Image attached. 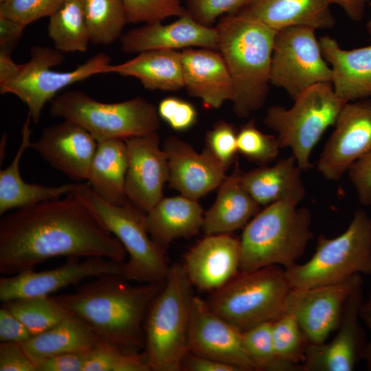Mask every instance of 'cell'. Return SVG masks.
<instances>
[{
	"label": "cell",
	"mask_w": 371,
	"mask_h": 371,
	"mask_svg": "<svg viewBox=\"0 0 371 371\" xmlns=\"http://www.w3.org/2000/svg\"><path fill=\"white\" fill-rule=\"evenodd\" d=\"M315 30L292 26L278 30L275 36L270 82L284 90L293 100L315 85L332 81V71Z\"/></svg>",
	"instance_id": "obj_12"
},
{
	"label": "cell",
	"mask_w": 371,
	"mask_h": 371,
	"mask_svg": "<svg viewBox=\"0 0 371 371\" xmlns=\"http://www.w3.org/2000/svg\"><path fill=\"white\" fill-rule=\"evenodd\" d=\"M272 322H265L242 332L244 349L256 370L302 371V366L281 361L277 356L273 338Z\"/></svg>",
	"instance_id": "obj_36"
},
{
	"label": "cell",
	"mask_w": 371,
	"mask_h": 371,
	"mask_svg": "<svg viewBox=\"0 0 371 371\" xmlns=\"http://www.w3.org/2000/svg\"><path fill=\"white\" fill-rule=\"evenodd\" d=\"M203 218L197 201L181 194L163 197L146 214L149 235L164 251L175 239L196 235L202 229Z\"/></svg>",
	"instance_id": "obj_28"
},
{
	"label": "cell",
	"mask_w": 371,
	"mask_h": 371,
	"mask_svg": "<svg viewBox=\"0 0 371 371\" xmlns=\"http://www.w3.org/2000/svg\"><path fill=\"white\" fill-rule=\"evenodd\" d=\"M192 289L183 265H172L148 308L144 322V352L153 371L181 370L188 352Z\"/></svg>",
	"instance_id": "obj_5"
},
{
	"label": "cell",
	"mask_w": 371,
	"mask_h": 371,
	"mask_svg": "<svg viewBox=\"0 0 371 371\" xmlns=\"http://www.w3.org/2000/svg\"><path fill=\"white\" fill-rule=\"evenodd\" d=\"M123 262L101 256L86 257L82 261L70 257L58 267L42 271L34 269L0 278L1 302L48 296L61 289L76 285L84 279L107 274L122 276Z\"/></svg>",
	"instance_id": "obj_15"
},
{
	"label": "cell",
	"mask_w": 371,
	"mask_h": 371,
	"mask_svg": "<svg viewBox=\"0 0 371 371\" xmlns=\"http://www.w3.org/2000/svg\"><path fill=\"white\" fill-rule=\"evenodd\" d=\"M160 119L172 129L183 131L194 126L197 120L194 106L188 101L176 97H168L161 100L157 106Z\"/></svg>",
	"instance_id": "obj_44"
},
{
	"label": "cell",
	"mask_w": 371,
	"mask_h": 371,
	"mask_svg": "<svg viewBox=\"0 0 371 371\" xmlns=\"http://www.w3.org/2000/svg\"><path fill=\"white\" fill-rule=\"evenodd\" d=\"M105 73L136 78L150 91H176L184 88L181 54L177 50L145 51L121 64H110Z\"/></svg>",
	"instance_id": "obj_30"
},
{
	"label": "cell",
	"mask_w": 371,
	"mask_h": 371,
	"mask_svg": "<svg viewBox=\"0 0 371 371\" xmlns=\"http://www.w3.org/2000/svg\"><path fill=\"white\" fill-rule=\"evenodd\" d=\"M237 146L239 153L260 166L273 161L280 148L277 136L261 132L254 120L245 124L238 132Z\"/></svg>",
	"instance_id": "obj_39"
},
{
	"label": "cell",
	"mask_w": 371,
	"mask_h": 371,
	"mask_svg": "<svg viewBox=\"0 0 371 371\" xmlns=\"http://www.w3.org/2000/svg\"><path fill=\"white\" fill-rule=\"evenodd\" d=\"M49 113L78 124L98 142L144 135L157 131L161 124L157 107L142 97L105 103L78 90L57 95Z\"/></svg>",
	"instance_id": "obj_8"
},
{
	"label": "cell",
	"mask_w": 371,
	"mask_h": 371,
	"mask_svg": "<svg viewBox=\"0 0 371 371\" xmlns=\"http://www.w3.org/2000/svg\"><path fill=\"white\" fill-rule=\"evenodd\" d=\"M363 285L361 274L336 284L310 288H291L284 313L293 315L308 343L321 344L337 330L349 295Z\"/></svg>",
	"instance_id": "obj_13"
},
{
	"label": "cell",
	"mask_w": 371,
	"mask_h": 371,
	"mask_svg": "<svg viewBox=\"0 0 371 371\" xmlns=\"http://www.w3.org/2000/svg\"><path fill=\"white\" fill-rule=\"evenodd\" d=\"M168 163L169 185L181 195L197 201L219 187L227 170L205 148L201 153L175 136L164 143Z\"/></svg>",
	"instance_id": "obj_20"
},
{
	"label": "cell",
	"mask_w": 371,
	"mask_h": 371,
	"mask_svg": "<svg viewBox=\"0 0 371 371\" xmlns=\"http://www.w3.org/2000/svg\"><path fill=\"white\" fill-rule=\"evenodd\" d=\"M278 31L292 26L329 29L335 19L327 0H249L235 14Z\"/></svg>",
	"instance_id": "obj_24"
},
{
	"label": "cell",
	"mask_w": 371,
	"mask_h": 371,
	"mask_svg": "<svg viewBox=\"0 0 371 371\" xmlns=\"http://www.w3.org/2000/svg\"><path fill=\"white\" fill-rule=\"evenodd\" d=\"M30 55V60L21 64L16 75L0 85V93H12L20 99L27 106L28 114L36 124L45 104L58 91L94 75L104 74L111 60L109 55L100 52L71 71H58L52 67L62 64L65 56L55 47L34 45Z\"/></svg>",
	"instance_id": "obj_11"
},
{
	"label": "cell",
	"mask_w": 371,
	"mask_h": 371,
	"mask_svg": "<svg viewBox=\"0 0 371 371\" xmlns=\"http://www.w3.org/2000/svg\"><path fill=\"white\" fill-rule=\"evenodd\" d=\"M101 339L80 318L70 314L48 330L32 335L22 346L36 364L60 354L88 352Z\"/></svg>",
	"instance_id": "obj_32"
},
{
	"label": "cell",
	"mask_w": 371,
	"mask_h": 371,
	"mask_svg": "<svg viewBox=\"0 0 371 371\" xmlns=\"http://www.w3.org/2000/svg\"><path fill=\"white\" fill-rule=\"evenodd\" d=\"M346 103L331 83H319L299 95L289 109L268 108L264 122L278 133L280 148H289L297 166L307 170L313 150L326 129L335 125Z\"/></svg>",
	"instance_id": "obj_10"
},
{
	"label": "cell",
	"mask_w": 371,
	"mask_h": 371,
	"mask_svg": "<svg viewBox=\"0 0 371 371\" xmlns=\"http://www.w3.org/2000/svg\"><path fill=\"white\" fill-rule=\"evenodd\" d=\"M249 0H187V13L199 23L212 26L216 19L235 14Z\"/></svg>",
	"instance_id": "obj_43"
},
{
	"label": "cell",
	"mask_w": 371,
	"mask_h": 371,
	"mask_svg": "<svg viewBox=\"0 0 371 371\" xmlns=\"http://www.w3.org/2000/svg\"><path fill=\"white\" fill-rule=\"evenodd\" d=\"M240 240L229 234L206 235L185 255L182 265L192 286L213 292L240 272Z\"/></svg>",
	"instance_id": "obj_21"
},
{
	"label": "cell",
	"mask_w": 371,
	"mask_h": 371,
	"mask_svg": "<svg viewBox=\"0 0 371 371\" xmlns=\"http://www.w3.org/2000/svg\"><path fill=\"white\" fill-rule=\"evenodd\" d=\"M47 34L54 47L63 54L86 52L90 38L83 0H66L49 16Z\"/></svg>",
	"instance_id": "obj_33"
},
{
	"label": "cell",
	"mask_w": 371,
	"mask_h": 371,
	"mask_svg": "<svg viewBox=\"0 0 371 371\" xmlns=\"http://www.w3.org/2000/svg\"><path fill=\"white\" fill-rule=\"evenodd\" d=\"M360 318L364 322L370 332V340L367 342L363 355L367 368L371 371V291L368 298L363 301L360 310Z\"/></svg>",
	"instance_id": "obj_53"
},
{
	"label": "cell",
	"mask_w": 371,
	"mask_h": 371,
	"mask_svg": "<svg viewBox=\"0 0 371 371\" xmlns=\"http://www.w3.org/2000/svg\"><path fill=\"white\" fill-rule=\"evenodd\" d=\"M330 4L339 6L345 14L354 21H361L365 14L366 8L371 0H327Z\"/></svg>",
	"instance_id": "obj_51"
},
{
	"label": "cell",
	"mask_w": 371,
	"mask_h": 371,
	"mask_svg": "<svg viewBox=\"0 0 371 371\" xmlns=\"http://www.w3.org/2000/svg\"><path fill=\"white\" fill-rule=\"evenodd\" d=\"M271 330L278 357L284 362L302 366L308 341L295 317L284 313L272 322Z\"/></svg>",
	"instance_id": "obj_38"
},
{
	"label": "cell",
	"mask_w": 371,
	"mask_h": 371,
	"mask_svg": "<svg viewBox=\"0 0 371 371\" xmlns=\"http://www.w3.org/2000/svg\"><path fill=\"white\" fill-rule=\"evenodd\" d=\"M125 142L128 155L126 194L131 203L147 213L164 197L169 177L167 156L159 146L157 131Z\"/></svg>",
	"instance_id": "obj_18"
},
{
	"label": "cell",
	"mask_w": 371,
	"mask_h": 371,
	"mask_svg": "<svg viewBox=\"0 0 371 371\" xmlns=\"http://www.w3.org/2000/svg\"><path fill=\"white\" fill-rule=\"evenodd\" d=\"M66 0H1L0 16L24 27L52 15Z\"/></svg>",
	"instance_id": "obj_41"
},
{
	"label": "cell",
	"mask_w": 371,
	"mask_h": 371,
	"mask_svg": "<svg viewBox=\"0 0 371 371\" xmlns=\"http://www.w3.org/2000/svg\"><path fill=\"white\" fill-rule=\"evenodd\" d=\"M0 371H36L21 343L0 342Z\"/></svg>",
	"instance_id": "obj_46"
},
{
	"label": "cell",
	"mask_w": 371,
	"mask_h": 371,
	"mask_svg": "<svg viewBox=\"0 0 371 371\" xmlns=\"http://www.w3.org/2000/svg\"><path fill=\"white\" fill-rule=\"evenodd\" d=\"M181 370L186 371H241L238 368L207 357L188 352L183 358Z\"/></svg>",
	"instance_id": "obj_49"
},
{
	"label": "cell",
	"mask_w": 371,
	"mask_h": 371,
	"mask_svg": "<svg viewBox=\"0 0 371 371\" xmlns=\"http://www.w3.org/2000/svg\"><path fill=\"white\" fill-rule=\"evenodd\" d=\"M291 288L336 284L356 274L371 276V217L355 211L347 229L339 236H321L311 258L284 269Z\"/></svg>",
	"instance_id": "obj_7"
},
{
	"label": "cell",
	"mask_w": 371,
	"mask_h": 371,
	"mask_svg": "<svg viewBox=\"0 0 371 371\" xmlns=\"http://www.w3.org/2000/svg\"><path fill=\"white\" fill-rule=\"evenodd\" d=\"M366 28L368 30V32L369 33L370 37H371V18L369 19L366 24Z\"/></svg>",
	"instance_id": "obj_55"
},
{
	"label": "cell",
	"mask_w": 371,
	"mask_h": 371,
	"mask_svg": "<svg viewBox=\"0 0 371 371\" xmlns=\"http://www.w3.org/2000/svg\"><path fill=\"white\" fill-rule=\"evenodd\" d=\"M181 54L184 88L190 96L201 100L205 106L212 109L232 101V78L218 50L188 48Z\"/></svg>",
	"instance_id": "obj_23"
},
{
	"label": "cell",
	"mask_w": 371,
	"mask_h": 371,
	"mask_svg": "<svg viewBox=\"0 0 371 371\" xmlns=\"http://www.w3.org/2000/svg\"><path fill=\"white\" fill-rule=\"evenodd\" d=\"M302 171L291 155L271 166H260L245 173L242 172L241 181L245 188L261 206L277 202L297 205L306 196Z\"/></svg>",
	"instance_id": "obj_27"
},
{
	"label": "cell",
	"mask_w": 371,
	"mask_h": 371,
	"mask_svg": "<svg viewBox=\"0 0 371 371\" xmlns=\"http://www.w3.org/2000/svg\"><path fill=\"white\" fill-rule=\"evenodd\" d=\"M90 42L109 45L122 35L128 19L122 0H83Z\"/></svg>",
	"instance_id": "obj_34"
},
{
	"label": "cell",
	"mask_w": 371,
	"mask_h": 371,
	"mask_svg": "<svg viewBox=\"0 0 371 371\" xmlns=\"http://www.w3.org/2000/svg\"><path fill=\"white\" fill-rule=\"evenodd\" d=\"M32 335L54 326L70 313L54 296L20 298L2 302Z\"/></svg>",
	"instance_id": "obj_35"
},
{
	"label": "cell",
	"mask_w": 371,
	"mask_h": 371,
	"mask_svg": "<svg viewBox=\"0 0 371 371\" xmlns=\"http://www.w3.org/2000/svg\"><path fill=\"white\" fill-rule=\"evenodd\" d=\"M319 41L337 95L345 102L371 98V45L345 49L328 35Z\"/></svg>",
	"instance_id": "obj_25"
},
{
	"label": "cell",
	"mask_w": 371,
	"mask_h": 371,
	"mask_svg": "<svg viewBox=\"0 0 371 371\" xmlns=\"http://www.w3.org/2000/svg\"><path fill=\"white\" fill-rule=\"evenodd\" d=\"M128 165L125 140L109 139L98 142L87 183L102 199L115 205L128 201L125 190Z\"/></svg>",
	"instance_id": "obj_31"
},
{
	"label": "cell",
	"mask_w": 371,
	"mask_h": 371,
	"mask_svg": "<svg viewBox=\"0 0 371 371\" xmlns=\"http://www.w3.org/2000/svg\"><path fill=\"white\" fill-rule=\"evenodd\" d=\"M7 138H8V136L6 133H4L1 137V139L0 142V162L1 163H2V160L4 159L5 148V144L7 142Z\"/></svg>",
	"instance_id": "obj_54"
},
{
	"label": "cell",
	"mask_w": 371,
	"mask_h": 371,
	"mask_svg": "<svg viewBox=\"0 0 371 371\" xmlns=\"http://www.w3.org/2000/svg\"><path fill=\"white\" fill-rule=\"evenodd\" d=\"M124 246L128 260L123 264L122 276L142 283H164L170 267L166 251L153 240L146 227V212L130 201L110 203L87 183H76L71 193Z\"/></svg>",
	"instance_id": "obj_6"
},
{
	"label": "cell",
	"mask_w": 371,
	"mask_h": 371,
	"mask_svg": "<svg viewBox=\"0 0 371 371\" xmlns=\"http://www.w3.org/2000/svg\"><path fill=\"white\" fill-rule=\"evenodd\" d=\"M97 147L87 131L67 120L44 128L31 146L50 166L78 181L87 179Z\"/></svg>",
	"instance_id": "obj_19"
},
{
	"label": "cell",
	"mask_w": 371,
	"mask_h": 371,
	"mask_svg": "<svg viewBox=\"0 0 371 371\" xmlns=\"http://www.w3.org/2000/svg\"><path fill=\"white\" fill-rule=\"evenodd\" d=\"M348 172L360 203L371 205V152L355 162Z\"/></svg>",
	"instance_id": "obj_45"
},
{
	"label": "cell",
	"mask_w": 371,
	"mask_h": 371,
	"mask_svg": "<svg viewBox=\"0 0 371 371\" xmlns=\"http://www.w3.org/2000/svg\"><path fill=\"white\" fill-rule=\"evenodd\" d=\"M242 172L236 169L218 187L216 199L205 213L202 229L206 235L229 234L244 227L261 205L243 185Z\"/></svg>",
	"instance_id": "obj_29"
},
{
	"label": "cell",
	"mask_w": 371,
	"mask_h": 371,
	"mask_svg": "<svg viewBox=\"0 0 371 371\" xmlns=\"http://www.w3.org/2000/svg\"><path fill=\"white\" fill-rule=\"evenodd\" d=\"M120 43L127 54L194 47L218 50V34L215 27L202 25L186 13L170 23L157 21L131 29L122 34Z\"/></svg>",
	"instance_id": "obj_22"
},
{
	"label": "cell",
	"mask_w": 371,
	"mask_h": 371,
	"mask_svg": "<svg viewBox=\"0 0 371 371\" xmlns=\"http://www.w3.org/2000/svg\"><path fill=\"white\" fill-rule=\"evenodd\" d=\"M88 352H67L43 360L36 371H83Z\"/></svg>",
	"instance_id": "obj_47"
},
{
	"label": "cell",
	"mask_w": 371,
	"mask_h": 371,
	"mask_svg": "<svg viewBox=\"0 0 371 371\" xmlns=\"http://www.w3.org/2000/svg\"><path fill=\"white\" fill-rule=\"evenodd\" d=\"M371 152V98L346 102L317 163L328 181L341 178L357 161Z\"/></svg>",
	"instance_id": "obj_14"
},
{
	"label": "cell",
	"mask_w": 371,
	"mask_h": 371,
	"mask_svg": "<svg viewBox=\"0 0 371 371\" xmlns=\"http://www.w3.org/2000/svg\"><path fill=\"white\" fill-rule=\"evenodd\" d=\"M164 283L133 286L122 275L107 274L83 284L73 293L54 297L101 340L137 353L145 346L148 308Z\"/></svg>",
	"instance_id": "obj_2"
},
{
	"label": "cell",
	"mask_w": 371,
	"mask_h": 371,
	"mask_svg": "<svg viewBox=\"0 0 371 371\" xmlns=\"http://www.w3.org/2000/svg\"><path fill=\"white\" fill-rule=\"evenodd\" d=\"M1 1V0H0Z\"/></svg>",
	"instance_id": "obj_56"
},
{
	"label": "cell",
	"mask_w": 371,
	"mask_h": 371,
	"mask_svg": "<svg viewBox=\"0 0 371 371\" xmlns=\"http://www.w3.org/2000/svg\"><path fill=\"white\" fill-rule=\"evenodd\" d=\"M291 289L284 269L270 265L240 271L212 292L207 304L214 313L243 332L282 315Z\"/></svg>",
	"instance_id": "obj_9"
},
{
	"label": "cell",
	"mask_w": 371,
	"mask_h": 371,
	"mask_svg": "<svg viewBox=\"0 0 371 371\" xmlns=\"http://www.w3.org/2000/svg\"><path fill=\"white\" fill-rule=\"evenodd\" d=\"M146 353H132L100 340L90 350L83 371H150Z\"/></svg>",
	"instance_id": "obj_37"
},
{
	"label": "cell",
	"mask_w": 371,
	"mask_h": 371,
	"mask_svg": "<svg viewBox=\"0 0 371 371\" xmlns=\"http://www.w3.org/2000/svg\"><path fill=\"white\" fill-rule=\"evenodd\" d=\"M32 335L25 325L8 308H0V342L21 343L28 340Z\"/></svg>",
	"instance_id": "obj_48"
},
{
	"label": "cell",
	"mask_w": 371,
	"mask_h": 371,
	"mask_svg": "<svg viewBox=\"0 0 371 371\" xmlns=\"http://www.w3.org/2000/svg\"><path fill=\"white\" fill-rule=\"evenodd\" d=\"M188 347L189 352L234 366L241 371L256 370L244 349L242 332L196 295L191 304Z\"/></svg>",
	"instance_id": "obj_16"
},
{
	"label": "cell",
	"mask_w": 371,
	"mask_h": 371,
	"mask_svg": "<svg viewBox=\"0 0 371 371\" xmlns=\"http://www.w3.org/2000/svg\"><path fill=\"white\" fill-rule=\"evenodd\" d=\"M364 301L362 286L348 297L337 331L328 343H308L302 371H352L363 355L366 346L363 330L359 324Z\"/></svg>",
	"instance_id": "obj_17"
},
{
	"label": "cell",
	"mask_w": 371,
	"mask_h": 371,
	"mask_svg": "<svg viewBox=\"0 0 371 371\" xmlns=\"http://www.w3.org/2000/svg\"><path fill=\"white\" fill-rule=\"evenodd\" d=\"M128 23H153L187 13L181 0H122Z\"/></svg>",
	"instance_id": "obj_40"
},
{
	"label": "cell",
	"mask_w": 371,
	"mask_h": 371,
	"mask_svg": "<svg viewBox=\"0 0 371 371\" xmlns=\"http://www.w3.org/2000/svg\"><path fill=\"white\" fill-rule=\"evenodd\" d=\"M32 117L27 114L21 129V141L12 161L0 170V215L12 210L34 205L71 194L76 183L45 186L26 183L21 176L20 162L25 150L32 146Z\"/></svg>",
	"instance_id": "obj_26"
},
{
	"label": "cell",
	"mask_w": 371,
	"mask_h": 371,
	"mask_svg": "<svg viewBox=\"0 0 371 371\" xmlns=\"http://www.w3.org/2000/svg\"><path fill=\"white\" fill-rule=\"evenodd\" d=\"M214 27L218 51L232 81L233 110L238 117H247L266 102L277 31L259 21L230 14L221 16Z\"/></svg>",
	"instance_id": "obj_3"
},
{
	"label": "cell",
	"mask_w": 371,
	"mask_h": 371,
	"mask_svg": "<svg viewBox=\"0 0 371 371\" xmlns=\"http://www.w3.org/2000/svg\"><path fill=\"white\" fill-rule=\"evenodd\" d=\"M11 51L0 49V85L14 77L21 64L15 63L11 58Z\"/></svg>",
	"instance_id": "obj_52"
},
{
	"label": "cell",
	"mask_w": 371,
	"mask_h": 371,
	"mask_svg": "<svg viewBox=\"0 0 371 371\" xmlns=\"http://www.w3.org/2000/svg\"><path fill=\"white\" fill-rule=\"evenodd\" d=\"M237 134L231 124L216 122L205 136V148L227 169L233 163L238 151Z\"/></svg>",
	"instance_id": "obj_42"
},
{
	"label": "cell",
	"mask_w": 371,
	"mask_h": 371,
	"mask_svg": "<svg viewBox=\"0 0 371 371\" xmlns=\"http://www.w3.org/2000/svg\"><path fill=\"white\" fill-rule=\"evenodd\" d=\"M277 202L265 206L244 227L240 240V271L270 265L284 269L297 262L313 237L306 207Z\"/></svg>",
	"instance_id": "obj_4"
},
{
	"label": "cell",
	"mask_w": 371,
	"mask_h": 371,
	"mask_svg": "<svg viewBox=\"0 0 371 371\" xmlns=\"http://www.w3.org/2000/svg\"><path fill=\"white\" fill-rule=\"evenodd\" d=\"M126 251L117 238L72 194L3 215L0 272L32 270L58 256H101L123 262Z\"/></svg>",
	"instance_id": "obj_1"
},
{
	"label": "cell",
	"mask_w": 371,
	"mask_h": 371,
	"mask_svg": "<svg viewBox=\"0 0 371 371\" xmlns=\"http://www.w3.org/2000/svg\"><path fill=\"white\" fill-rule=\"evenodd\" d=\"M25 27L0 16V49L12 51L22 36Z\"/></svg>",
	"instance_id": "obj_50"
}]
</instances>
